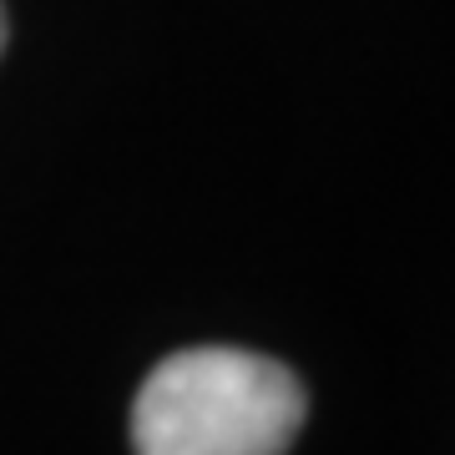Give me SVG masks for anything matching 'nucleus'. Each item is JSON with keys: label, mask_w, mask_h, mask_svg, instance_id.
Returning a JSON list of instances; mask_svg holds the SVG:
<instances>
[{"label": "nucleus", "mask_w": 455, "mask_h": 455, "mask_svg": "<svg viewBox=\"0 0 455 455\" xmlns=\"http://www.w3.org/2000/svg\"><path fill=\"white\" fill-rule=\"evenodd\" d=\"M304 385L278 359L203 344L167 355L132 405L137 455H289Z\"/></svg>", "instance_id": "obj_1"}, {"label": "nucleus", "mask_w": 455, "mask_h": 455, "mask_svg": "<svg viewBox=\"0 0 455 455\" xmlns=\"http://www.w3.org/2000/svg\"><path fill=\"white\" fill-rule=\"evenodd\" d=\"M0 51H5V5H0Z\"/></svg>", "instance_id": "obj_2"}]
</instances>
